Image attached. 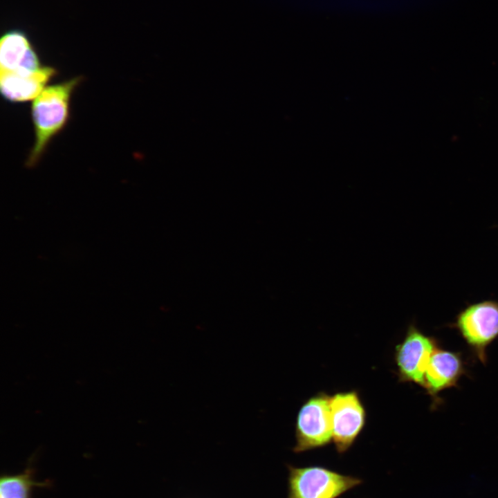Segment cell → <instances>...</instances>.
Returning a JSON list of instances; mask_svg holds the SVG:
<instances>
[{
    "mask_svg": "<svg viewBox=\"0 0 498 498\" xmlns=\"http://www.w3.org/2000/svg\"><path fill=\"white\" fill-rule=\"evenodd\" d=\"M331 398L319 394L300 408L296 421L295 452L324 446L333 439Z\"/></svg>",
    "mask_w": 498,
    "mask_h": 498,
    "instance_id": "4",
    "label": "cell"
},
{
    "mask_svg": "<svg viewBox=\"0 0 498 498\" xmlns=\"http://www.w3.org/2000/svg\"><path fill=\"white\" fill-rule=\"evenodd\" d=\"M57 73V70L49 66L28 73L0 71L1 95L10 102L33 100Z\"/></svg>",
    "mask_w": 498,
    "mask_h": 498,
    "instance_id": "8",
    "label": "cell"
},
{
    "mask_svg": "<svg viewBox=\"0 0 498 498\" xmlns=\"http://www.w3.org/2000/svg\"><path fill=\"white\" fill-rule=\"evenodd\" d=\"M438 347L435 338L425 335L415 325H410L403 341L396 349L395 359L400 380L423 387L427 367Z\"/></svg>",
    "mask_w": 498,
    "mask_h": 498,
    "instance_id": "5",
    "label": "cell"
},
{
    "mask_svg": "<svg viewBox=\"0 0 498 498\" xmlns=\"http://www.w3.org/2000/svg\"><path fill=\"white\" fill-rule=\"evenodd\" d=\"M333 439L339 453L354 443L365 422V411L355 391L338 393L330 399Z\"/></svg>",
    "mask_w": 498,
    "mask_h": 498,
    "instance_id": "6",
    "label": "cell"
},
{
    "mask_svg": "<svg viewBox=\"0 0 498 498\" xmlns=\"http://www.w3.org/2000/svg\"><path fill=\"white\" fill-rule=\"evenodd\" d=\"M287 498H338L360 485L358 477L322 466H288Z\"/></svg>",
    "mask_w": 498,
    "mask_h": 498,
    "instance_id": "2",
    "label": "cell"
},
{
    "mask_svg": "<svg viewBox=\"0 0 498 498\" xmlns=\"http://www.w3.org/2000/svg\"><path fill=\"white\" fill-rule=\"evenodd\" d=\"M82 80V76H77L48 85L33 100L31 118L35 140L26 160L27 167H33L37 164L51 140L66 125L72 95Z\"/></svg>",
    "mask_w": 498,
    "mask_h": 498,
    "instance_id": "1",
    "label": "cell"
},
{
    "mask_svg": "<svg viewBox=\"0 0 498 498\" xmlns=\"http://www.w3.org/2000/svg\"><path fill=\"white\" fill-rule=\"evenodd\" d=\"M43 66L27 35L18 29L6 32L0 41V71L27 73Z\"/></svg>",
    "mask_w": 498,
    "mask_h": 498,
    "instance_id": "9",
    "label": "cell"
},
{
    "mask_svg": "<svg viewBox=\"0 0 498 498\" xmlns=\"http://www.w3.org/2000/svg\"><path fill=\"white\" fill-rule=\"evenodd\" d=\"M452 326L472 353L486 365V349L498 338V301L488 299L469 304L457 314Z\"/></svg>",
    "mask_w": 498,
    "mask_h": 498,
    "instance_id": "3",
    "label": "cell"
},
{
    "mask_svg": "<svg viewBox=\"0 0 498 498\" xmlns=\"http://www.w3.org/2000/svg\"><path fill=\"white\" fill-rule=\"evenodd\" d=\"M466 374L461 354L438 347L433 353L424 376L423 388L431 396L433 405L442 400L439 394L443 390L458 387L462 376Z\"/></svg>",
    "mask_w": 498,
    "mask_h": 498,
    "instance_id": "7",
    "label": "cell"
},
{
    "mask_svg": "<svg viewBox=\"0 0 498 498\" xmlns=\"http://www.w3.org/2000/svg\"><path fill=\"white\" fill-rule=\"evenodd\" d=\"M34 472L29 465L20 473L1 474L0 498H32L35 488L48 487L49 482L36 480Z\"/></svg>",
    "mask_w": 498,
    "mask_h": 498,
    "instance_id": "10",
    "label": "cell"
}]
</instances>
